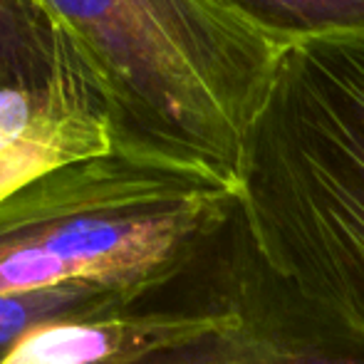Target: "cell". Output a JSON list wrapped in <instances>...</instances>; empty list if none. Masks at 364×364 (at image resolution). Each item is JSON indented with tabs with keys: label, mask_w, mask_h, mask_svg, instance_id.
Wrapping results in <instances>:
<instances>
[{
	"label": "cell",
	"mask_w": 364,
	"mask_h": 364,
	"mask_svg": "<svg viewBox=\"0 0 364 364\" xmlns=\"http://www.w3.org/2000/svg\"><path fill=\"white\" fill-rule=\"evenodd\" d=\"M240 203L265 265L364 345V35L283 50L245 139Z\"/></svg>",
	"instance_id": "1"
},
{
	"label": "cell",
	"mask_w": 364,
	"mask_h": 364,
	"mask_svg": "<svg viewBox=\"0 0 364 364\" xmlns=\"http://www.w3.org/2000/svg\"><path fill=\"white\" fill-rule=\"evenodd\" d=\"M107 92L114 149L240 188L283 48L211 0H50Z\"/></svg>",
	"instance_id": "2"
},
{
	"label": "cell",
	"mask_w": 364,
	"mask_h": 364,
	"mask_svg": "<svg viewBox=\"0 0 364 364\" xmlns=\"http://www.w3.org/2000/svg\"><path fill=\"white\" fill-rule=\"evenodd\" d=\"M240 206V188L196 168L112 149L0 201V295L95 280L173 285Z\"/></svg>",
	"instance_id": "3"
},
{
	"label": "cell",
	"mask_w": 364,
	"mask_h": 364,
	"mask_svg": "<svg viewBox=\"0 0 364 364\" xmlns=\"http://www.w3.org/2000/svg\"><path fill=\"white\" fill-rule=\"evenodd\" d=\"M114 149L107 92L50 0H0V201Z\"/></svg>",
	"instance_id": "4"
},
{
	"label": "cell",
	"mask_w": 364,
	"mask_h": 364,
	"mask_svg": "<svg viewBox=\"0 0 364 364\" xmlns=\"http://www.w3.org/2000/svg\"><path fill=\"white\" fill-rule=\"evenodd\" d=\"M216 312L203 330L119 364H364V345L312 310L255 250L243 203L208 253Z\"/></svg>",
	"instance_id": "5"
},
{
	"label": "cell",
	"mask_w": 364,
	"mask_h": 364,
	"mask_svg": "<svg viewBox=\"0 0 364 364\" xmlns=\"http://www.w3.org/2000/svg\"><path fill=\"white\" fill-rule=\"evenodd\" d=\"M278 48L364 35V0H211Z\"/></svg>",
	"instance_id": "6"
}]
</instances>
